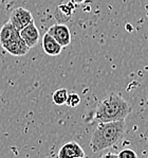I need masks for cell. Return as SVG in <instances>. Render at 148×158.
Listing matches in <instances>:
<instances>
[{
  "label": "cell",
  "instance_id": "cell-13",
  "mask_svg": "<svg viewBox=\"0 0 148 158\" xmlns=\"http://www.w3.org/2000/svg\"><path fill=\"white\" fill-rule=\"evenodd\" d=\"M101 158H118V154H114V153H112V152H108L102 155Z\"/></svg>",
  "mask_w": 148,
  "mask_h": 158
},
{
  "label": "cell",
  "instance_id": "cell-8",
  "mask_svg": "<svg viewBox=\"0 0 148 158\" xmlns=\"http://www.w3.org/2000/svg\"><path fill=\"white\" fill-rule=\"evenodd\" d=\"M42 50L50 56H57L62 52V47L47 32L42 36Z\"/></svg>",
  "mask_w": 148,
  "mask_h": 158
},
{
  "label": "cell",
  "instance_id": "cell-15",
  "mask_svg": "<svg viewBox=\"0 0 148 158\" xmlns=\"http://www.w3.org/2000/svg\"><path fill=\"white\" fill-rule=\"evenodd\" d=\"M76 158H85V157H76Z\"/></svg>",
  "mask_w": 148,
  "mask_h": 158
},
{
  "label": "cell",
  "instance_id": "cell-12",
  "mask_svg": "<svg viewBox=\"0 0 148 158\" xmlns=\"http://www.w3.org/2000/svg\"><path fill=\"white\" fill-rule=\"evenodd\" d=\"M118 158H139L137 155V153L131 149H124L120 151V153L118 154Z\"/></svg>",
  "mask_w": 148,
  "mask_h": 158
},
{
  "label": "cell",
  "instance_id": "cell-7",
  "mask_svg": "<svg viewBox=\"0 0 148 158\" xmlns=\"http://www.w3.org/2000/svg\"><path fill=\"white\" fill-rule=\"evenodd\" d=\"M85 157L84 149L75 141H69L60 147L58 151V158H76Z\"/></svg>",
  "mask_w": 148,
  "mask_h": 158
},
{
  "label": "cell",
  "instance_id": "cell-5",
  "mask_svg": "<svg viewBox=\"0 0 148 158\" xmlns=\"http://www.w3.org/2000/svg\"><path fill=\"white\" fill-rule=\"evenodd\" d=\"M1 46L6 52H9L10 54L14 55V56H23L30 50V48L26 45V43L20 37V34L18 36H16L15 38H13L12 40H10V42L3 44Z\"/></svg>",
  "mask_w": 148,
  "mask_h": 158
},
{
  "label": "cell",
  "instance_id": "cell-16",
  "mask_svg": "<svg viewBox=\"0 0 148 158\" xmlns=\"http://www.w3.org/2000/svg\"><path fill=\"white\" fill-rule=\"evenodd\" d=\"M147 1H148V0H147Z\"/></svg>",
  "mask_w": 148,
  "mask_h": 158
},
{
  "label": "cell",
  "instance_id": "cell-11",
  "mask_svg": "<svg viewBox=\"0 0 148 158\" xmlns=\"http://www.w3.org/2000/svg\"><path fill=\"white\" fill-rule=\"evenodd\" d=\"M81 103V97L77 94H69L66 101V104L69 107H76Z\"/></svg>",
  "mask_w": 148,
  "mask_h": 158
},
{
  "label": "cell",
  "instance_id": "cell-10",
  "mask_svg": "<svg viewBox=\"0 0 148 158\" xmlns=\"http://www.w3.org/2000/svg\"><path fill=\"white\" fill-rule=\"evenodd\" d=\"M68 94H68V90L66 88H59L57 90H55L52 96L53 103L55 105H64V104H66Z\"/></svg>",
  "mask_w": 148,
  "mask_h": 158
},
{
  "label": "cell",
  "instance_id": "cell-4",
  "mask_svg": "<svg viewBox=\"0 0 148 158\" xmlns=\"http://www.w3.org/2000/svg\"><path fill=\"white\" fill-rule=\"evenodd\" d=\"M48 33L54 38L62 48L67 47L71 43V32L70 29L64 23H56L50 27Z\"/></svg>",
  "mask_w": 148,
  "mask_h": 158
},
{
  "label": "cell",
  "instance_id": "cell-9",
  "mask_svg": "<svg viewBox=\"0 0 148 158\" xmlns=\"http://www.w3.org/2000/svg\"><path fill=\"white\" fill-rule=\"evenodd\" d=\"M18 35L19 31H17L14 28V26L10 21H8V23H4L1 30H0V45H3V44L10 42Z\"/></svg>",
  "mask_w": 148,
  "mask_h": 158
},
{
  "label": "cell",
  "instance_id": "cell-3",
  "mask_svg": "<svg viewBox=\"0 0 148 158\" xmlns=\"http://www.w3.org/2000/svg\"><path fill=\"white\" fill-rule=\"evenodd\" d=\"M10 23L14 26V28L17 31L22 30L25 27L28 25H30L31 23H33V16L32 13L28 10H26L25 8H16L15 10H13L10 15Z\"/></svg>",
  "mask_w": 148,
  "mask_h": 158
},
{
  "label": "cell",
  "instance_id": "cell-14",
  "mask_svg": "<svg viewBox=\"0 0 148 158\" xmlns=\"http://www.w3.org/2000/svg\"><path fill=\"white\" fill-rule=\"evenodd\" d=\"M73 2H75V3H82V2H85L86 0H72Z\"/></svg>",
  "mask_w": 148,
  "mask_h": 158
},
{
  "label": "cell",
  "instance_id": "cell-2",
  "mask_svg": "<svg viewBox=\"0 0 148 158\" xmlns=\"http://www.w3.org/2000/svg\"><path fill=\"white\" fill-rule=\"evenodd\" d=\"M131 111V106L122 96L111 94L98 103L94 113V119L98 123L125 120Z\"/></svg>",
  "mask_w": 148,
  "mask_h": 158
},
{
  "label": "cell",
  "instance_id": "cell-1",
  "mask_svg": "<svg viewBox=\"0 0 148 158\" xmlns=\"http://www.w3.org/2000/svg\"><path fill=\"white\" fill-rule=\"evenodd\" d=\"M125 131V120L98 123V125H96V127L94 128L90 139L92 152L96 153L118 144L123 138Z\"/></svg>",
  "mask_w": 148,
  "mask_h": 158
},
{
  "label": "cell",
  "instance_id": "cell-6",
  "mask_svg": "<svg viewBox=\"0 0 148 158\" xmlns=\"http://www.w3.org/2000/svg\"><path fill=\"white\" fill-rule=\"evenodd\" d=\"M19 34H20V37L22 38V40L26 43V45L30 49L35 47L38 44V42H39V38H40L39 31H38L37 27L35 26L34 21L31 23L30 25L25 27L22 30L19 31Z\"/></svg>",
  "mask_w": 148,
  "mask_h": 158
}]
</instances>
